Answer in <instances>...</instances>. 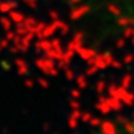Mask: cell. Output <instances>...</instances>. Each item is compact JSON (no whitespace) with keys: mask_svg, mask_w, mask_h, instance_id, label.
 I'll use <instances>...</instances> for the list:
<instances>
[{"mask_svg":"<svg viewBox=\"0 0 134 134\" xmlns=\"http://www.w3.org/2000/svg\"><path fill=\"white\" fill-rule=\"evenodd\" d=\"M130 134H134V130H133V131H131V133H130Z\"/></svg>","mask_w":134,"mask_h":134,"instance_id":"1","label":"cell"}]
</instances>
